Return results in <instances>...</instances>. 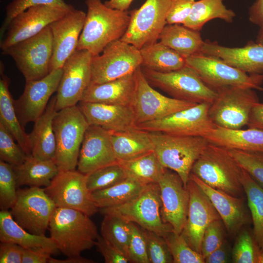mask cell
Returning a JSON list of instances; mask_svg holds the SVG:
<instances>
[{
    "mask_svg": "<svg viewBox=\"0 0 263 263\" xmlns=\"http://www.w3.org/2000/svg\"><path fill=\"white\" fill-rule=\"evenodd\" d=\"M23 247L11 242H0V263H22Z\"/></svg>",
    "mask_w": 263,
    "mask_h": 263,
    "instance_id": "cell-53",
    "label": "cell"
},
{
    "mask_svg": "<svg viewBox=\"0 0 263 263\" xmlns=\"http://www.w3.org/2000/svg\"><path fill=\"white\" fill-rule=\"evenodd\" d=\"M52 32L48 26L38 34L1 50L10 56L26 81L40 79L49 73L53 55Z\"/></svg>",
    "mask_w": 263,
    "mask_h": 263,
    "instance_id": "cell-8",
    "label": "cell"
},
{
    "mask_svg": "<svg viewBox=\"0 0 263 263\" xmlns=\"http://www.w3.org/2000/svg\"><path fill=\"white\" fill-rule=\"evenodd\" d=\"M0 241L15 243L23 248L44 249L52 255L59 251L50 237L29 232L15 221L9 210L0 211Z\"/></svg>",
    "mask_w": 263,
    "mask_h": 263,
    "instance_id": "cell-30",
    "label": "cell"
},
{
    "mask_svg": "<svg viewBox=\"0 0 263 263\" xmlns=\"http://www.w3.org/2000/svg\"><path fill=\"white\" fill-rule=\"evenodd\" d=\"M103 216L100 227L101 235L127 257L132 232L131 222L114 214Z\"/></svg>",
    "mask_w": 263,
    "mask_h": 263,
    "instance_id": "cell-40",
    "label": "cell"
},
{
    "mask_svg": "<svg viewBox=\"0 0 263 263\" xmlns=\"http://www.w3.org/2000/svg\"><path fill=\"white\" fill-rule=\"evenodd\" d=\"M163 166L176 172L187 186L192 166L209 143L204 137L149 132Z\"/></svg>",
    "mask_w": 263,
    "mask_h": 263,
    "instance_id": "cell-4",
    "label": "cell"
},
{
    "mask_svg": "<svg viewBox=\"0 0 263 263\" xmlns=\"http://www.w3.org/2000/svg\"><path fill=\"white\" fill-rule=\"evenodd\" d=\"M228 150L240 166L263 188V153Z\"/></svg>",
    "mask_w": 263,
    "mask_h": 263,
    "instance_id": "cell-45",
    "label": "cell"
},
{
    "mask_svg": "<svg viewBox=\"0 0 263 263\" xmlns=\"http://www.w3.org/2000/svg\"><path fill=\"white\" fill-rule=\"evenodd\" d=\"M127 178L118 162L101 168L88 175L87 186L91 192L111 187Z\"/></svg>",
    "mask_w": 263,
    "mask_h": 263,
    "instance_id": "cell-42",
    "label": "cell"
},
{
    "mask_svg": "<svg viewBox=\"0 0 263 263\" xmlns=\"http://www.w3.org/2000/svg\"><path fill=\"white\" fill-rule=\"evenodd\" d=\"M260 250L252 231L244 227L236 237L231 261L234 263H257Z\"/></svg>",
    "mask_w": 263,
    "mask_h": 263,
    "instance_id": "cell-41",
    "label": "cell"
},
{
    "mask_svg": "<svg viewBox=\"0 0 263 263\" xmlns=\"http://www.w3.org/2000/svg\"><path fill=\"white\" fill-rule=\"evenodd\" d=\"M187 186L189 201L186 222L181 233L189 245L201 254V242L206 228L221 219L208 196L195 182L189 179Z\"/></svg>",
    "mask_w": 263,
    "mask_h": 263,
    "instance_id": "cell-21",
    "label": "cell"
},
{
    "mask_svg": "<svg viewBox=\"0 0 263 263\" xmlns=\"http://www.w3.org/2000/svg\"><path fill=\"white\" fill-rule=\"evenodd\" d=\"M92 56L86 50H76L64 63L56 96V111L81 100L91 83Z\"/></svg>",
    "mask_w": 263,
    "mask_h": 263,
    "instance_id": "cell-17",
    "label": "cell"
},
{
    "mask_svg": "<svg viewBox=\"0 0 263 263\" xmlns=\"http://www.w3.org/2000/svg\"><path fill=\"white\" fill-rule=\"evenodd\" d=\"M247 126L263 130V103L259 102L253 107Z\"/></svg>",
    "mask_w": 263,
    "mask_h": 263,
    "instance_id": "cell-56",
    "label": "cell"
},
{
    "mask_svg": "<svg viewBox=\"0 0 263 263\" xmlns=\"http://www.w3.org/2000/svg\"><path fill=\"white\" fill-rule=\"evenodd\" d=\"M56 96L49 101L43 113L34 122L32 132L29 134L31 155L44 160H54L56 151L53 120L56 111Z\"/></svg>",
    "mask_w": 263,
    "mask_h": 263,
    "instance_id": "cell-28",
    "label": "cell"
},
{
    "mask_svg": "<svg viewBox=\"0 0 263 263\" xmlns=\"http://www.w3.org/2000/svg\"><path fill=\"white\" fill-rule=\"evenodd\" d=\"M257 263H263V248H260Z\"/></svg>",
    "mask_w": 263,
    "mask_h": 263,
    "instance_id": "cell-59",
    "label": "cell"
},
{
    "mask_svg": "<svg viewBox=\"0 0 263 263\" xmlns=\"http://www.w3.org/2000/svg\"><path fill=\"white\" fill-rule=\"evenodd\" d=\"M56 207L44 188L18 189L16 203L10 212L15 221L29 232L45 235Z\"/></svg>",
    "mask_w": 263,
    "mask_h": 263,
    "instance_id": "cell-14",
    "label": "cell"
},
{
    "mask_svg": "<svg viewBox=\"0 0 263 263\" xmlns=\"http://www.w3.org/2000/svg\"><path fill=\"white\" fill-rule=\"evenodd\" d=\"M39 5H58L68 6L63 0H13L5 8V17L0 29V39L4 35L12 19L27 9Z\"/></svg>",
    "mask_w": 263,
    "mask_h": 263,
    "instance_id": "cell-48",
    "label": "cell"
},
{
    "mask_svg": "<svg viewBox=\"0 0 263 263\" xmlns=\"http://www.w3.org/2000/svg\"><path fill=\"white\" fill-rule=\"evenodd\" d=\"M78 104L90 125L100 126L110 132L136 128L134 114L131 106L82 101Z\"/></svg>",
    "mask_w": 263,
    "mask_h": 263,
    "instance_id": "cell-26",
    "label": "cell"
},
{
    "mask_svg": "<svg viewBox=\"0 0 263 263\" xmlns=\"http://www.w3.org/2000/svg\"><path fill=\"white\" fill-rule=\"evenodd\" d=\"M134 73L103 83L90 84L81 101L131 106L135 87Z\"/></svg>",
    "mask_w": 263,
    "mask_h": 263,
    "instance_id": "cell-27",
    "label": "cell"
},
{
    "mask_svg": "<svg viewBox=\"0 0 263 263\" xmlns=\"http://www.w3.org/2000/svg\"><path fill=\"white\" fill-rule=\"evenodd\" d=\"M50 237L66 257L80 256L95 244L99 234L90 217L77 210L56 207L49 227Z\"/></svg>",
    "mask_w": 263,
    "mask_h": 263,
    "instance_id": "cell-2",
    "label": "cell"
},
{
    "mask_svg": "<svg viewBox=\"0 0 263 263\" xmlns=\"http://www.w3.org/2000/svg\"><path fill=\"white\" fill-rule=\"evenodd\" d=\"M15 140L11 133L0 123V159L13 167L21 165L28 156Z\"/></svg>",
    "mask_w": 263,
    "mask_h": 263,
    "instance_id": "cell-46",
    "label": "cell"
},
{
    "mask_svg": "<svg viewBox=\"0 0 263 263\" xmlns=\"http://www.w3.org/2000/svg\"><path fill=\"white\" fill-rule=\"evenodd\" d=\"M186 65L192 68L202 80L216 90L227 87H238L263 90V74L244 72L221 58L199 53L186 58Z\"/></svg>",
    "mask_w": 263,
    "mask_h": 263,
    "instance_id": "cell-11",
    "label": "cell"
},
{
    "mask_svg": "<svg viewBox=\"0 0 263 263\" xmlns=\"http://www.w3.org/2000/svg\"><path fill=\"white\" fill-rule=\"evenodd\" d=\"M147 185L132 178L127 177L111 187L93 191L91 192V195L99 209L112 207L132 200Z\"/></svg>",
    "mask_w": 263,
    "mask_h": 263,
    "instance_id": "cell-36",
    "label": "cell"
},
{
    "mask_svg": "<svg viewBox=\"0 0 263 263\" xmlns=\"http://www.w3.org/2000/svg\"><path fill=\"white\" fill-rule=\"evenodd\" d=\"M135 87L131 107L137 125L157 120L196 103L168 97L154 89L139 67L134 73Z\"/></svg>",
    "mask_w": 263,
    "mask_h": 263,
    "instance_id": "cell-12",
    "label": "cell"
},
{
    "mask_svg": "<svg viewBox=\"0 0 263 263\" xmlns=\"http://www.w3.org/2000/svg\"><path fill=\"white\" fill-rule=\"evenodd\" d=\"M95 245L103 257L106 263H129L128 258L124 254L101 235L98 237Z\"/></svg>",
    "mask_w": 263,
    "mask_h": 263,
    "instance_id": "cell-52",
    "label": "cell"
},
{
    "mask_svg": "<svg viewBox=\"0 0 263 263\" xmlns=\"http://www.w3.org/2000/svg\"><path fill=\"white\" fill-rule=\"evenodd\" d=\"M161 207L158 184L150 183L129 202L117 206L99 208V211L103 215L111 214L119 216L128 222L135 223L143 229L165 237L173 229L163 222Z\"/></svg>",
    "mask_w": 263,
    "mask_h": 263,
    "instance_id": "cell-6",
    "label": "cell"
},
{
    "mask_svg": "<svg viewBox=\"0 0 263 263\" xmlns=\"http://www.w3.org/2000/svg\"><path fill=\"white\" fill-rule=\"evenodd\" d=\"M195 1V0H172L167 17V24H184Z\"/></svg>",
    "mask_w": 263,
    "mask_h": 263,
    "instance_id": "cell-51",
    "label": "cell"
},
{
    "mask_svg": "<svg viewBox=\"0 0 263 263\" xmlns=\"http://www.w3.org/2000/svg\"><path fill=\"white\" fill-rule=\"evenodd\" d=\"M139 50L143 68L167 73L186 65L185 57L160 41L146 45Z\"/></svg>",
    "mask_w": 263,
    "mask_h": 263,
    "instance_id": "cell-35",
    "label": "cell"
},
{
    "mask_svg": "<svg viewBox=\"0 0 263 263\" xmlns=\"http://www.w3.org/2000/svg\"><path fill=\"white\" fill-rule=\"evenodd\" d=\"M117 162L113 150L111 132L100 126L89 125L81 144L77 170L88 175Z\"/></svg>",
    "mask_w": 263,
    "mask_h": 263,
    "instance_id": "cell-23",
    "label": "cell"
},
{
    "mask_svg": "<svg viewBox=\"0 0 263 263\" xmlns=\"http://www.w3.org/2000/svg\"><path fill=\"white\" fill-rule=\"evenodd\" d=\"M209 143L227 150L263 153V130L217 127L205 137Z\"/></svg>",
    "mask_w": 263,
    "mask_h": 263,
    "instance_id": "cell-29",
    "label": "cell"
},
{
    "mask_svg": "<svg viewBox=\"0 0 263 263\" xmlns=\"http://www.w3.org/2000/svg\"><path fill=\"white\" fill-rule=\"evenodd\" d=\"M86 16L84 12L73 7L64 16L49 25L53 43L50 72L62 68L76 50Z\"/></svg>",
    "mask_w": 263,
    "mask_h": 263,
    "instance_id": "cell-22",
    "label": "cell"
},
{
    "mask_svg": "<svg viewBox=\"0 0 263 263\" xmlns=\"http://www.w3.org/2000/svg\"><path fill=\"white\" fill-rule=\"evenodd\" d=\"M216 91V96L208 111L212 122L217 127L230 129L247 125L252 109L259 102L253 89L227 87Z\"/></svg>",
    "mask_w": 263,
    "mask_h": 263,
    "instance_id": "cell-9",
    "label": "cell"
},
{
    "mask_svg": "<svg viewBox=\"0 0 263 263\" xmlns=\"http://www.w3.org/2000/svg\"><path fill=\"white\" fill-rule=\"evenodd\" d=\"M225 231L221 219L215 220L207 226L201 242V254L204 259L226 241Z\"/></svg>",
    "mask_w": 263,
    "mask_h": 263,
    "instance_id": "cell-50",
    "label": "cell"
},
{
    "mask_svg": "<svg viewBox=\"0 0 263 263\" xmlns=\"http://www.w3.org/2000/svg\"><path fill=\"white\" fill-rule=\"evenodd\" d=\"M51 253L39 248H23L22 263H47Z\"/></svg>",
    "mask_w": 263,
    "mask_h": 263,
    "instance_id": "cell-54",
    "label": "cell"
},
{
    "mask_svg": "<svg viewBox=\"0 0 263 263\" xmlns=\"http://www.w3.org/2000/svg\"><path fill=\"white\" fill-rule=\"evenodd\" d=\"M87 177L76 169L59 171L44 189L56 207L77 210L91 217L99 208L88 188Z\"/></svg>",
    "mask_w": 263,
    "mask_h": 263,
    "instance_id": "cell-13",
    "label": "cell"
},
{
    "mask_svg": "<svg viewBox=\"0 0 263 263\" xmlns=\"http://www.w3.org/2000/svg\"><path fill=\"white\" fill-rule=\"evenodd\" d=\"M101 53L92 56L90 84L103 83L126 76L141 66L140 50L120 39L108 44Z\"/></svg>",
    "mask_w": 263,
    "mask_h": 263,
    "instance_id": "cell-10",
    "label": "cell"
},
{
    "mask_svg": "<svg viewBox=\"0 0 263 263\" xmlns=\"http://www.w3.org/2000/svg\"><path fill=\"white\" fill-rule=\"evenodd\" d=\"M242 170L228 150L209 143L194 163L191 173L213 188L241 197L244 194Z\"/></svg>",
    "mask_w": 263,
    "mask_h": 263,
    "instance_id": "cell-3",
    "label": "cell"
},
{
    "mask_svg": "<svg viewBox=\"0 0 263 263\" xmlns=\"http://www.w3.org/2000/svg\"><path fill=\"white\" fill-rule=\"evenodd\" d=\"M3 64L0 61V123L11 133L27 155L32 149L29 134L21 125L14 106V100L9 90L10 79L3 74Z\"/></svg>",
    "mask_w": 263,
    "mask_h": 263,
    "instance_id": "cell-31",
    "label": "cell"
},
{
    "mask_svg": "<svg viewBox=\"0 0 263 263\" xmlns=\"http://www.w3.org/2000/svg\"><path fill=\"white\" fill-rule=\"evenodd\" d=\"M131 223L132 232L127 256L129 263H150L147 242L142 228L135 223Z\"/></svg>",
    "mask_w": 263,
    "mask_h": 263,
    "instance_id": "cell-49",
    "label": "cell"
},
{
    "mask_svg": "<svg viewBox=\"0 0 263 263\" xmlns=\"http://www.w3.org/2000/svg\"><path fill=\"white\" fill-rule=\"evenodd\" d=\"M161 200V214L163 222L173 231L181 233L185 225L189 201V191L175 171L165 168L158 182Z\"/></svg>",
    "mask_w": 263,
    "mask_h": 263,
    "instance_id": "cell-19",
    "label": "cell"
},
{
    "mask_svg": "<svg viewBox=\"0 0 263 263\" xmlns=\"http://www.w3.org/2000/svg\"><path fill=\"white\" fill-rule=\"evenodd\" d=\"M18 187L13 166L0 160V208L9 210L17 198Z\"/></svg>",
    "mask_w": 263,
    "mask_h": 263,
    "instance_id": "cell-44",
    "label": "cell"
},
{
    "mask_svg": "<svg viewBox=\"0 0 263 263\" xmlns=\"http://www.w3.org/2000/svg\"><path fill=\"white\" fill-rule=\"evenodd\" d=\"M13 168L18 188L22 186L46 188L59 171L54 160H42L32 155Z\"/></svg>",
    "mask_w": 263,
    "mask_h": 263,
    "instance_id": "cell-33",
    "label": "cell"
},
{
    "mask_svg": "<svg viewBox=\"0 0 263 263\" xmlns=\"http://www.w3.org/2000/svg\"><path fill=\"white\" fill-rule=\"evenodd\" d=\"M189 179L195 182L208 196L218 212L230 238H235L250 222L244 197H238L213 188L190 173Z\"/></svg>",
    "mask_w": 263,
    "mask_h": 263,
    "instance_id": "cell-24",
    "label": "cell"
},
{
    "mask_svg": "<svg viewBox=\"0 0 263 263\" xmlns=\"http://www.w3.org/2000/svg\"><path fill=\"white\" fill-rule=\"evenodd\" d=\"M171 254L173 263H204L201 254L193 250L181 233L173 231L164 237Z\"/></svg>",
    "mask_w": 263,
    "mask_h": 263,
    "instance_id": "cell-43",
    "label": "cell"
},
{
    "mask_svg": "<svg viewBox=\"0 0 263 263\" xmlns=\"http://www.w3.org/2000/svg\"><path fill=\"white\" fill-rule=\"evenodd\" d=\"M255 41L258 42V43H261V44H263V38H262L261 39H259L258 40H256Z\"/></svg>",
    "mask_w": 263,
    "mask_h": 263,
    "instance_id": "cell-60",
    "label": "cell"
},
{
    "mask_svg": "<svg viewBox=\"0 0 263 263\" xmlns=\"http://www.w3.org/2000/svg\"><path fill=\"white\" fill-rule=\"evenodd\" d=\"M89 125L78 105L56 112L53 120L56 143L54 161L59 171L76 169L81 144Z\"/></svg>",
    "mask_w": 263,
    "mask_h": 263,
    "instance_id": "cell-5",
    "label": "cell"
},
{
    "mask_svg": "<svg viewBox=\"0 0 263 263\" xmlns=\"http://www.w3.org/2000/svg\"><path fill=\"white\" fill-rule=\"evenodd\" d=\"M85 3L87 13L76 50H86L95 56L123 36L130 24V11L111 8L101 0H85Z\"/></svg>",
    "mask_w": 263,
    "mask_h": 263,
    "instance_id": "cell-1",
    "label": "cell"
},
{
    "mask_svg": "<svg viewBox=\"0 0 263 263\" xmlns=\"http://www.w3.org/2000/svg\"><path fill=\"white\" fill-rule=\"evenodd\" d=\"M141 68L151 86L158 88L172 98L196 104L211 103L216 96V91L207 85L196 71L187 65L167 73Z\"/></svg>",
    "mask_w": 263,
    "mask_h": 263,
    "instance_id": "cell-7",
    "label": "cell"
},
{
    "mask_svg": "<svg viewBox=\"0 0 263 263\" xmlns=\"http://www.w3.org/2000/svg\"><path fill=\"white\" fill-rule=\"evenodd\" d=\"M224 0H199L194 3L191 12L184 23L190 29L200 31L210 20L219 19L231 23L236 16L235 13L226 8Z\"/></svg>",
    "mask_w": 263,
    "mask_h": 263,
    "instance_id": "cell-37",
    "label": "cell"
},
{
    "mask_svg": "<svg viewBox=\"0 0 263 263\" xmlns=\"http://www.w3.org/2000/svg\"><path fill=\"white\" fill-rule=\"evenodd\" d=\"M172 0H146L138 9L130 11L129 27L121 40L140 49L157 41L167 24V17Z\"/></svg>",
    "mask_w": 263,
    "mask_h": 263,
    "instance_id": "cell-15",
    "label": "cell"
},
{
    "mask_svg": "<svg viewBox=\"0 0 263 263\" xmlns=\"http://www.w3.org/2000/svg\"><path fill=\"white\" fill-rule=\"evenodd\" d=\"M200 53L219 57L247 74H263V44L256 41H249L242 47H228L205 40Z\"/></svg>",
    "mask_w": 263,
    "mask_h": 263,
    "instance_id": "cell-25",
    "label": "cell"
},
{
    "mask_svg": "<svg viewBox=\"0 0 263 263\" xmlns=\"http://www.w3.org/2000/svg\"><path fill=\"white\" fill-rule=\"evenodd\" d=\"M113 150L118 161L133 159L154 151L148 132L137 128L111 132Z\"/></svg>",
    "mask_w": 263,
    "mask_h": 263,
    "instance_id": "cell-32",
    "label": "cell"
},
{
    "mask_svg": "<svg viewBox=\"0 0 263 263\" xmlns=\"http://www.w3.org/2000/svg\"><path fill=\"white\" fill-rule=\"evenodd\" d=\"M229 246L225 241L205 259L206 263H226L230 261Z\"/></svg>",
    "mask_w": 263,
    "mask_h": 263,
    "instance_id": "cell-55",
    "label": "cell"
},
{
    "mask_svg": "<svg viewBox=\"0 0 263 263\" xmlns=\"http://www.w3.org/2000/svg\"><path fill=\"white\" fill-rule=\"evenodd\" d=\"M62 72V68L58 69L40 79L26 81L22 95L14 100L17 115L23 128L43 113L50 97L57 91Z\"/></svg>",
    "mask_w": 263,
    "mask_h": 263,
    "instance_id": "cell-20",
    "label": "cell"
},
{
    "mask_svg": "<svg viewBox=\"0 0 263 263\" xmlns=\"http://www.w3.org/2000/svg\"><path fill=\"white\" fill-rule=\"evenodd\" d=\"M210 104H196L164 118L137 125L136 128L148 132L205 137L216 127L209 116Z\"/></svg>",
    "mask_w": 263,
    "mask_h": 263,
    "instance_id": "cell-16",
    "label": "cell"
},
{
    "mask_svg": "<svg viewBox=\"0 0 263 263\" xmlns=\"http://www.w3.org/2000/svg\"><path fill=\"white\" fill-rule=\"evenodd\" d=\"M158 39L185 58L200 53L204 41L199 31L179 24H166Z\"/></svg>",
    "mask_w": 263,
    "mask_h": 263,
    "instance_id": "cell-34",
    "label": "cell"
},
{
    "mask_svg": "<svg viewBox=\"0 0 263 263\" xmlns=\"http://www.w3.org/2000/svg\"><path fill=\"white\" fill-rule=\"evenodd\" d=\"M118 162L127 177L132 178L146 185L158 183L165 169L154 151L133 159Z\"/></svg>",
    "mask_w": 263,
    "mask_h": 263,
    "instance_id": "cell-39",
    "label": "cell"
},
{
    "mask_svg": "<svg viewBox=\"0 0 263 263\" xmlns=\"http://www.w3.org/2000/svg\"><path fill=\"white\" fill-rule=\"evenodd\" d=\"M133 0H109L104 2L108 7L122 11L128 10Z\"/></svg>",
    "mask_w": 263,
    "mask_h": 263,
    "instance_id": "cell-58",
    "label": "cell"
},
{
    "mask_svg": "<svg viewBox=\"0 0 263 263\" xmlns=\"http://www.w3.org/2000/svg\"><path fill=\"white\" fill-rule=\"evenodd\" d=\"M241 183L251 216L252 232L259 247L263 248V188L243 169Z\"/></svg>",
    "mask_w": 263,
    "mask_h": 263,
    "instance_id": "cell-38",
    "label": "cell"
},
{
    "mask_svg": "<svg viewBox=\"0 0 263 263\" xmlns=\"http://www.w3.org/2000/svg\"><path fill=\"white\" fill-rule=\"evenodd\" d=\"M92 260L84 258L81 255L77 256L68 257L64 260L55 259L52 257L48 261V263H94Z\"/></svg>",
    "mask_w": 263,
    "mask_h": 263,
    "instance_id": "cell-57",
    "label": "cell"
},
{
    "mask_svg": "<svg viewBox=\"0 0 263 263\" xmlns=\"http://www.w3.org/2000/svg\"><path fill=\"white\" fill-rule=\"evenodd\" d=\"M73 7L70 4L68 6L39 5L27 9L11 21L5 37L0 40L1 50L38 34L64 16Z\"/></svg>",
    "mask_w": 263,
    "mask_h": 263,
    "instance_id": "cell-18",
    "label": "cell"
},
{
    "mask_svg": "<svg viewBox=\"0 0 263 263\" xmlns=\"http://www.w3.org/2000/svg\"><path fill=\"white\" fill-rule=\"evenodd\" d=\"M142 230L147 242L150 263H173L171 254L165 238L152 231L143 228Z\"/></svg>",
    "mask_w": 263,
    "mask_h": 263,
    "instance_id": "cell-47",
    "label": "cell"
}]
</instances>
